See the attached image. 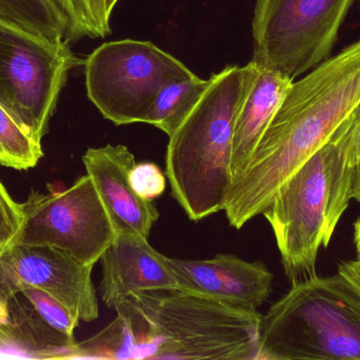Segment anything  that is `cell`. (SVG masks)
I'll list each match as a JSON object with an SVG mask.
<instances>
[{
    "mask_svg": "<svg viewBox=\"0 0 360 360\" xmlns=\"http://www.w3.org/2000/svg\"><path fill=\"white\" fill-rule=\"evenodd\" d=\"M355 0H257L253 61L292 80L329 58Z\"/></svg>",
    "mask_w": 360,
    "mask_h": 360,
    "instance_id": "cell-7",
    "label": "cell"
},
{
    "mask_svg": "<svg viewBox=\"0 0 360 360\" xmlns=\"http://www.w3.org/2000/svg\"><path fill=\"white\" fill-rule=\"evenodd\" d=\"M130 183L137 196L154 201L166 190L167 175L154 163L141 162L131 169Z\"/></svg>",
    "mask_w": 360,
    "mask_h": 360,
    "instance_id": "cell-22",
    "label": "cell"
},
{
    "mask_svg": "<svg viewBox=\"0 0 360 360\" xmlns=\"http://www.w3.org/2000/svg\"><path fill=\"white\" fill-rule=\"evenodd\" d=\"M293 82L285 74L257 63L255 75L243 97L235 123L231 162L233 183L247 168L256 146Z\"/></svg>",
    "mask_w": 360,
    "mask_h": 360,
    "instance_id": "cell-14",
    "label": "cell"
},
{
    "mask_svg": "<svg viewBox=\"0 0 360 360\" xmlns=\"http://www.w3.org/2000/svg\"><path fill=\"white\" fill-rule=\"evenodd\" d=\"M21 224V204L13 200L0 181V256L14 245Z\"/></svg>",
    "mask_w": 360,
    "mask_h": 360,
    "instance_id": "cell-23",
    "label": "cell"
},
{
    "mask_svg": "<svg viewBox=\"0 0 360 360\" xmlns=\"http://www.w3.org/2000/svg\"><path fill=\"white\" fill-rule=\"evenodd\" d=\"M256 70L252 59L212 74L199 101L169 135L165 173L171 196L191 221L224 211L233 183L235 123Z\"/></svg>",
    "mask_w": 360,
    "mask_h": 360,
    "instance_id": "cell-3",
    "label": "cell"
},
{
    "mask_svg": "<svg viewBox=\"0 0 360 360\" xmlns=\"http://www.w3.org/2000/svg\"><path fill=\"white\" fill-rule=\"evenodd\" d=\"M93 268L54 247L13 245L0 256V302L34 287L50 294L78 321L91 323L99 316Z\"/></svg>",
    "mask_w": 360,
    "mask_h": 360,
    "instance_id": "cell-10",
    "label": "cell"
},
{
    "mask_svg": "<svg viewBox=\"0 0 360 360\" xmlns=\"http://www.w3.org/2000/svg\"><path fill=\"white\" fill-rule=\"evenodd\" d=\"M67 19L68 42L80 38H105L111 34V16L105 0H54Z\"/></svg>",
    "mask_w": 360,
    "mask_h": 360,
    "instance_id": "cell-19",
    "label": "cell"
},
{
    "mask_svg": "<svg viewBox=\"0 0 360 360\" xmlns=\"http://www.w3.org/2000/svg\"><path fill=\"white\" fill-rule=\"evenodd\" d=\"M136 359L135 342L122 317L72 349L68 359Z\"/></svg>",
    "mask_w": 360,
    "mask_h": 360,
    "instance_id": "cell-18",
    "label": "cell"
},
{
    "mask_svg": "<svg viewBox=\"0 0 360 360\" xmlns=\"http://www.w3.org/2000/svg\"><path fill=\"white\" fill-rule=\"evenodd\" d=\"M21 292L27 296L42 318L53 329L68 337L75 338L74 332L79 325V321L61 302L55 299L50 294L34 287L21 290Z\"/></svg>",
    "mask_w": 360,
    "mask_h": 360,
    "instance_id": "cell-21",
    "label": "cell"
},
{
    "mask_svg": "<svg viewBox=\"0 0 360 360\" xmlns=\"http://www.w3.org/2000/svg\"><path fill=\"white\" fill-rule=\"evenodd\" d=\"M86 175H90L109 211L118 232H133L149 239L160 211L154 201L137 196L130 183V173L136 162L124 145L89 148L82 156Z\"/></svg>",
    "mask_w": 360,
    "mask_h": 360,
    "instance_id": "cell-12",
    "label": "cell"
},
{
    "mask_svg": "<svg viewBox=\"0 0 360 360\" xmlns=\"http://www.w3.org/2000/svg\"><path fill=\"white\" fill-rule=\"evenodd\" d=\"M353 170L338 135L298 167L262 211L288 278L314 276L319 249L329 247L352 200Z\"/></svg>",
    "mask_w": 360,
    "mask_h": 360,
    "instance_id": "cell-4",
    "label": "cell"
},
{
    "mask_svg": "<svg viewBox=\"0 0 360 360\" xmlns=\"http://www.w3.org/2000/svg\"><path fill=\"white\" fill-rule=\"evenodd\" d=\"M354 242L356 247L357 255L360 259V216L354 225Z\"/></svg>",
    "mask_w": 360,
    "mask_h": 360,
    "instance_id": "cell-27",
    "label": "cell"
},
{
    "mask_svg": "<svg viewBox=\"0 0 360 360\" xmlns=\"http://www.w3.org/2000/svg\"><path fill=\"white\" fill-rule=\"evenodd\" d=\"M99 261V294L108 308L115 309L133 294L179 289L166 256L141 235L118 232Z\"/></svg>",
    "mask_w": 360,
    "mask_h": 360,
    "instance_id": "cell-13",
    "label": "cell"
},
{
    "mask_svg": "<svg viewBox=\"0 0 360 360\" xmlns=\"http://www.w3.org/2000/svg\"><path fill=\"white\" fill-rule=\"evenodd\" d=\"M84 63L89 99L116 126L145 122L162 85L193 73L170 53L135 39L105 42Z\"/></svg>",
    "mask_w": 360,
    "mask_h": 360,
    "instance_id": "cell-8",
    "label": "cell"
},
{
    "mask_svg": "<svg viewBox=\"0 0 360 360\" xmlns=\"http://www.w3.org/2000/svg\"><path fill=\"white\" fill-rule=\"evenodd\" d=\"M118 1H120V0H105V8H107L108 14H109L110 16H112L114 8H115Z\"/></svg>",
    "mask_w": 360,
    "mask_h": 360,
    "instance_id": "cell-28",
    "label": "cell"
},
{
    "mask_svg": "<svg viewBox=\"0 0 360 360\" xmlns=\"http://www.w3.org/2000/svg\"><path fill=\"white\" fill-rule=\"evenodd\" d=\"M0 164L4 167L27 170L37 165L44 156L41 143L32 139L14 118L0 105Z\"/></svg>",
    "mask_w": 360,
    "mask_h": 360,
    "instance_id": "cell-20",
    "label": "cell"
},
{
    "mask_svg": "<svg viewBox=\"0 0 360 360\" xmlns=\"http://www.w3.org/2000/svg\"><path fill=\"white\" fill-rule=\"evenodd\" d=\"M351 197L360 203V163L353 171Z\"/></svg>",
    "mask_w": 360,
    "mask_h": 360,
    "instance_id": "cell-26",
    "label": "cell"
},
{
    "mask_svg": "<svg viewBox=\"0 0 360 360\" xmlns=\"http://www.w3.org/2000/svg\"><path fill=\"white\" fill-rule=\"evenodd\" d=\"M166 261L179 289L241 308L257 310L273 292L274 276L262 261H245L231 254L210 259L166 257Z\"/></svg>",
    "mask_w": 360,
    "mask_h": 360,
    "instance_id": "cell-11",
    "label": "cell"
},
{
    "mask_svg": "<svg viewBox=\"0 0 360 360\" xmlns=\"http://www.w3.org/2000/svg\"><path fill=\"white\" fill-rule=\"evenodd\" d=\"M114 310L136 359L258 360L257 310L181 289L133 294Z\"/></svg>",
    "mask_w": 360,
    "mask_h": 360,
    "instance_id": "cell-2",
    "label": "cell"
},
{
    "mask_svg": "<svg viewBox=\"0 0 360 360\" xmlns=\"http://www.w3.org/2000/svg\"><path fill=\"white\" fill-rule=\"evenodd\" d=\"M75 345V338L53 329L22 292L0 302V352L68 359Z\"/></svg>",
    "mask_w": 360,
    "mask_h": 360,
    "instance_id": "cell-15",
    "label": "cell"
},
{
    "mask_svg": "<svg viewBox=\"0 0 360 360\" xmlns=\"http://www.w3.org/2000/svg\"><path fill=\"white\" fill-rule=\"evenodd\" d=\"M0 18L53 42L65 39L67 19L54 0H0Z\"/></svg>",
    "mask_w": 360,
    "mask_h": 360,
    "instance_id": "cell-17",
    "label": "cell"
},
{
    "mask_svg": "<svg viewBox=\"0 0 360 360\" xmlns=\"http://www.w3.org/2000/svg\"><path fill=\"white\" fill-rule=\"evenodd\" d=\"M360 106V39L294 80L224 205L229 224L243 228L270 204L283 182Z\"/></svg>",
    "mask_w": 360,
    "mask_h": 360,
    "instance_id": "cell-1",
    "label": "cell"
},
{
    "mask_svg": "<svg viewBox=\"0 0 360 360\" xmlns=\"http://www.w3.org/2000/svg\"><path fill=\"white\" fill-rule=\"evenodd\" d=\"M0 161H1V151H0Z\"/></svg>",
    "mask_w": 360,
    "mask_h": 360,
    "instance_id": "cell-29",
    "label": "cell"
},
{
    "mask_svg": "<svg viewBox=\"0 0 360 360\" xmlns=\"http://www.w3.org/2000/svg\"><path fill=\"white\" fill-rule=\"evenodd\" d=\"M338 272L352 281L360 290V259L340 262Z\"/></svg>",
    "mask_w": 360,
    "mask_h": 360,
    "instance_id": "cell-25",
    "label": "cell"
},
{
    "mask_svg": "<svg viewBox=\"0 0 360 360\" xmlns=\"http://www.w3.org/2000/svg\"><path fill=\"white\" fill-rule=\"evenodd\" d=\"M335 135H338L346 152L349 165L354 171L360 163V106L359 109L338 129Z\"/></svg>",
    "mask_w": 360,
    "mask_h": 360,
    "instance_id": "cell-24",
    "label": "cell"
},
{
    "mask_svg": "<svg viewBox=\"0 0 360 360\" xmlns=\"http://www.w3.org/2000/svg\"><path fill=\"white\" fill-rule=\"evenodd\" d=\"M20 204L22 224L14 245L54 247L94 266L117 236L89 175L67 190L48 194L32 190Z\"/></svg>",
    "mask_w": 360,
    "mask_h": 360,
    "instance_id": "cell-9",
    "label": "cell"
},
{
    "mask_svg": "<svg viewBox=\"0 0 360 360\" xmlns=\"http://www.w3.org/2000/svg\"><path fill=\"white\" fill-rule=\"evenodd\" d=\"M357 1H359V6H360V0H357Z\"/></svg>",
    "mask_w": 360,
    "mask_h": 360,
    "instance_id": "cell-30",
    "label": "cell"
},
{
    "mask_svg": "<svg viewBox=\"0 0 360 360\" xmlns=\"http://www.w3.org/2000/svg\"><path fill=\"white\" fill-rule=\"evenodd\" d=\"M209 80L195 75L179 76L168 80L158 91L145 118L167 135H171L207 89Z\"/></svg>",
    "mask_w": 360,
    "mask_h": 360,
    "instance_id": "cell-16",
    "label": "cell"
},
{
    "mask_svg": "<svg viewBox=\"0 0 360 360\" xmlns=\"http://www.w3.org/2000/svg\"><path fill=\"white\" fill-rule=\"evenodd\" d=\"M360 360V290L340 272L308 277L262 316L258 360Z\"/></svg>",
    "mask_w": 360,
    "mask_h": 360,
    "instance_id": "cell-5",
    "label": "cell"
},
{
    "mask_svg": "<svg viewBox=\"0 0 360 360\" xmlns=\"http://www.w3.org/2000/svg\"><path fill=\"white\" fill-rule=\"evenodd\" d=\"M80 63L68 40L53 42L0 18V105L37 143Z\"/></svg>",
    "mask_w": 360,
    "mask_h": 360,
    "instance_id": "cell-6",
    "label": "cell"
}]
</instances>
